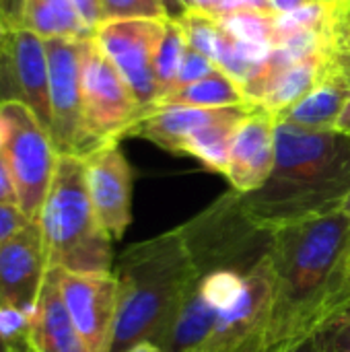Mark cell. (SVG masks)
<instances>
[{
	"instance_id": "obj_15",
	"label": "cell",
	"mask_w": 350,
	"mask_h": 352,
	"mask_svg": "<svg viewBox=\"0 0 350 352\" xmlns=\"http://www.w3.org/2000/svg\"><path fill=\"white\" fill-rule=\"evenodd\" d=\"M274 126L276 118L260 105H254L237 124L227 167V179L235 192H256L272 175L276 161Z\"/></svg>"
},
{
	"instance_id": "obj_37",
	"label": "cell",
	"mask_w": 350,
	"mask_h": 352,
	"mask_svg": "<svg viewBox=\"0 0 350 352\" xmlns=\"http://www.w3.org/2000/svg\"><path fill=\"white\" fill-rule=\"evenodd\" d=\"M334 130L340 132V134H349L350 136V97L349 101H347V105H344V109H342V113H340V118H338V122H336Z\"/></svg>"
},
{
	"instance_id": "obj_36",
	"label": "cell",
	"mask_w": 350,
	"mask_h": 352,
	"mask_svg": "<svg viewBox=\"0 0 350 352\" xmlns=\"http://www.w3.org/2000/svg\"><path fill=\"white\" fill-rule=\"evenodd\" d=\"M285 352H322V351H320L318 336H316V334H311V336H307V338H303V340H299V342L291 344V346H289Z\"/></svg>"
},
{
	"instance_id": "obj_32",
	"label": "cell",
	"mask_w": 350,
	"mask_h": 352,
	"mask_svg": "<svg viewBox=\"0 0 350 352\" xmlns=\"http://www.w3.org/2000/svg\"><path fill=\"white\" fill-rule=\"evenodd\" d=\"M25 0H0V35L21 27Z\"/></svg>"
},
{
	"instance_id": "obj_11",
	"label": "cell",
	"mask_w": 350,
	"mask_h": 352,
	"mask_svg": "<svg viewBox=\"0 0 350 352\" xmlns=\"http://www.w3.org/2000/svg\"><path fill=\"white\" fill-rule=\"evenodd\" d=\"M274 305L272 256L248 276L239 301L217 316V324L200 352H262Z\"/></svg>"
},
{
	"instance_id": "obj_27",
	"label": "cell",
	"mask_w": 350,
	"mask_h": 352,
	"mask_svg": "<svg viewBox=\"0 0 350 352\" xmlns=\"http://www.w3.org/2000/svg\"><path fill=\"white\" fill-rule=\"evenodd\" d=\"M316 336L322 352H350V301L316 332Z\"/></svg>"
},
{
	"instance_id": "obj_3",
	"label": "cell",
	"mask_w": 350,
	"mask_h": 352,
	"mask_svg": "<svg viewBox=\"0 0 350 352\" xmlns=\"http://www.w3.org/2000/svg\"><path fill=\"white\" fill-rule=\"evenodd\" d=\"M118 314L109 352L159 342L188 289L198 280L177 229L126 248L116 266Z\"/></svg>"
},
{
	"instance_id": "obj_9",
	"label": "cell",
	"mask_w": 350,
	"mask_h": 352,
	"mask_svg": "<svg viewBox=\"0 0 350 352\" xmlns=\"http://www.w3.org/2000/svg\"><path fill=\"white\" fill-rule=\"evenodd\" d=\"M50 68V136L58 155L85 159L93 153L83 120L80 45L78 39H43Z\"/></svg>"
},
{
	"instance_id": "obj_4",
	"label": "cell",
	"mask_w": 350,
	"mask_h": 352,
	"mask_svg": "<svg viewBox=\"0 0 350 352\" xmlns=\"http://www.w3.org/2000/svg\"><path fill=\"white\" fill-rule=\"evenodd\" d=\"M37 223L50 268L68 272H111V237L101 227L85 179V161L60 155Z\"/></svg>"
},
{
	"instance_id": "obj_31",
	"label": "cell",
	"mask_w": 350,
	"mask_h": 352,
	"mask_svg": "<svg viewBox=\"0 0 350 352\" xmlns=\"http://www.w3.org/2000/svg\"><path fill=\"white\" fill-rule=\"evenodd\" d=\"M0 204L6 206H19V196H17V186L12 179V171L8 167V161L0 148Z\"/></svg>"
},
{
	"instance_id": "obj_5",
	"label": "cell",
	"mask_w": 350,
	"mask_h": 352,
	"mask_svg": "<svg viewBox=\"0 0 350 352\" xmlns=\"http://www.w3.org/2000/svg\"><path fill=\"white\" fill-rule=\"evenodd\" d=\"M177 231L198 278L212 272L248 276L272 256L274 248V227L262 223L235 190L217 198Z\"/></svg>"
},
{
	"instance_id": "obj_39",
	"label": "cell",
	"mask_w": 350,
	"mask_h": 352,
	"mask_svg": "<svg viewBox=\"0 0 350 352\" xmlns=\"http://www.w3.org/2000/svg\"><path fill=\"white\" fill-rule=\"evenodd\" d=\"M0 352H33V351H31V344L17 346V344H10L8 340H4V338L0 336Z\"/></svg>"
},
{
	"instance_id": "obj_1",
	"label": "cell",
	"mask_w": 350,
	"mask_h": 352,
	"mask_svg": "<svg viewBox=\"0 0 350 352\" xmlns=\"http://www.w3.org/2000/svg\"><path fill=\"white\" fill-rule=\"evenodd\" d=\"M274 305L262 352L316 334L350 301V221L334 210L274 227Z\"/></svg>"
},
{
	"instance_id": "obj_16",
	"label": "cell",
	"mask_w": 350,
	"mask_h": 352,
	"mask_svg": "<svg viewBox=\"0 0 350 352\" xmlns=\"http://www.w3.org/2000/svg\"><path fill=\"white\" fill-rule=\"evenodd\" d=\"M254 105H233V107H184V105H163L146 113L130 132V136L146 138L165 151L179 153L182 142L198 128L229 118L245 116Z\"/></svg>"
},
{
	"instance_id": "obj_21",
	"label": "cell",
	"mask_w": 350,
	"mask_h": 352,
	"mask_svg": "<svg viewBox=\"0 0 350 352\" xmlns=\"http://www.w3.org/2000/svg\"><path fill=\"white\" fill-rule=\"evenodd\" d=\"M163 105H184V107H233V105H252L245 99V93L237 80H233L221 68L212 74L177 87L167 93L157 107Z\"/></svg>"
},
{
	"instance_id": "obj_22",
	"label": "cell",
	"mask_w": 350,
	"mask_h": 352,
	"mask_svg": "<svg viewBox=\"0 0 350 352\" xmlns=\"http://www.w3.org/2000/svg\"><path fill=\"white\" fill-rule=\"evenodd\" d=\"M252 111V109H250ZM248 111V113H250ZM245 113V116H248ZM229 118L223 122H215L208 124L204 128L194 130L179 146V155H190L194 159H198L206 169L215 171V173H223L227 175V167H229V151H231V140L235 134L237 124L245 118Z\"/></svg>"
},
{
	"instance_id": "obj_26",
	"label": "cell",
	"mask_w": 350,
	"mask_h": 352,
	"mask_svg": "<svg viewBox=\"0 0 350 352\" xmlns=\"http://www.w3.org/2000/svg\"><path fill=\"white\" fill-rule=\"evenodd\" d=\"M103 21L118 19H167L161 0H101Z\"/></svg>"
},
{
	"instance_id": "obj_14",
	"label": "cell",
	"mask_w": 350,
	"mask_h": 352,
	"mask_svg": "<svg viewBox=\"0 0 350 352\" xmlns=\"http://www.w3.org/2000/svg\"><path fill=\"white\" fill-rule=\"evenodd\" d=\"M93 210L111 239H122L132 221V169L120 142H107L85 159Z\"/></svg>"
},
{
	"instance_id": "obj_12",
	"label": "cell",
	"mask_w": 350,
	"mask_h": 352,
	"mask_svg": "<svg viewBox=\"0 0 350 352\" xmlns=\"http://www.w3.org/2000/svg\"><path fill=\"white\" fill-rule=\"evenodd\" d=\"M66 311L91 352H109L118 314L113 272H68L50 268Z\"/></svg>"
},
{
	"instance_id": "obj_20",
	"label": "cell",
	"mask_w": 350,
	"mask_h": 352,
	"mask_svg": "<svg viewBox=\"0 0 350 352\" xmlns=\"http://www.w3.org/2000/svg\"><path fill=\"white\" fill-rule=\"evenodd\" d=\"M21 27L41 39H89L95 31L80 19L70 0H25Z\"/></svg>"
},
{
	"instance_id": "obj_10",
	"label": "cell",
	"mask_w": 350,
	"mask_h": 352,
	"mask_svg": "<svg viewBox=\"0 0 350 352\" xmlns=\"http://www.w3.org/2000/svg\"><path fill=\"white\" fill-rule=\"evenodd\" d=\"M27 105L50 132V68L45 41L19 27L0 35V103Z\"/></svg>"
},
{
	"instance_id": "obj_25",
	"label": "cell",
	"mask_w": 350,
	"mask_h": 352,
	"mask_svg": "<svg viewBox=\"0 0 350 352\" xmlns=\"http://www.w3.org/2000/svg\"><path fill=\"white\" fill-rule=\"evenodd\" d=\"M245 289V276L237 272H212L198 278L200 297L217 311L223 314L233 307Z\"/></svg>"
},
{
	"instance_id": "obj_42",
	"label": "cell",
	"mask_w": 350,
	"mask_h": 352,
	"mask_svg": "<svg viewBox=\"0 0 350 352\" xmlns=\"http://www.w3.org/2000/svg\"><path fill=\"white\" fill-rule=\"evenodd\" d=\"M322 2H334V0H322Z\"/></svg>"
},
{
	"instance_id": "obj_6",
	"label": "cell",
	"mask_w": 350,
	"mask_h": 352,
	"mask_svg": "<svg viewBox=\"0 0 350 352\" xmlns=\"http://www.w3.org/2000/svg\"><path fill=\"white\" fill-rule=\"evenodd\" d=\"M0 148L12 171L21 212L29 221H37L60 157L50 132L27 105L2 101Z\"/></svg>"
},
{
	"instance_id": "obj_8",
	"label": "cell",
	"mask_w": 350,
	"mask_h": 352,
	"mask_svg": "<svg viewBox=\"0 0 350 352\" xmlns=\"http://www.w3.org/2000/svg\"><path fill=\"white\" fill-rule=\"evenodd\" d=\"M167 19H118L103 21L93 39L122 74L136 101L151 113L159 103L155 54Z\"/></svg>"
},
{
	"instance_id": "obj_35",
	"label": "cell",
	"mask_w": 350,
	"mask_h": 352,
	"mask_svg": "<svg viewBox=\"0 0 350 352\" xmlns=\"http://www.w3.org/2000/svg\"><path fill=\"white\" fill-rule=\"evenodd\" d=\"M311 2H322V0H270L272 8L276 14H285V12H293L301 6H307Z\"/></svg>"
},
{
	"instance_id": "obj_34",
	"label": "cell",
	"mask_w": 350,
	"mask_h": 352,
	"mask_svg": "<svg viewBox=\"0 0 350 352\" xmlns=\"http://www.w3.org/2000/svg\"><path fill=\"white\" fill-rule=\"evenodd\" d=\"M165 6V14L171 21H182L190 10H194V0H161Z\"/></svg>"
},
{
	"instance_id": "obj_33",
	"label": "cell",
	"mask_w": 350,
	"mask_h": 352,
	"mask_svg": "<svg viewBox=\"0 0 350 352\" xmlns=\"http://www.w3.org/2000/svg\"><path fill=\"white\" fill-rule=\"evenodd\" d=\"M74 4V8L78 10L80 19L95 31L101 23H103V16H101V0H70Z\"/></svg>"
},
{
	"instance_id": "obj_17",
	"label": "cell",
	"mask_w": 350,
	"mask_h": 352,
	"mask_svg": "<svg viewBox=\"0 0 350 352\" xmlns=\"http://www.w3.org/2000/svg\"><path fill=\"white\" fill-rule=\"evenodd\" d=\"M29 344L33 352H91L66 311L52 270L45 276L31 320Z\"/></svg>"
},
{
	"instance_id": "obj_41",
	"label": "cell",
	"mask_w": 350,
	"mask_h": 352,
	"mask_svg": "<svg viewBox=\"0 0 350 352\" xmlns=\"http://www.w3.org/2000/svg\"><path fill=\"white\" fill-rule=\"evenodd\" d=\"M342 210L347 212V217H349V221H350V196H349V200L344 202V206H342Z\"/></svg>"
},
{
	"instance_id": "obj_24",
	"label": "cell",
	"mask_w": 350,
	"mask_h": 352,
	"mask_svg": "<svg viewBox=\"0 0 350 352\" xmlns=\"http://www.w3.org/2000/svg\"><path fill=\"white\" fill-rule=\"evenodd\" d=\"M237 39L258 45H274L276 39V14L264 12H239L229 16H215Z\"/></svg>"
},
{
	"instance_id": "obj_28",
	"label": "cell",
	"mask_w": 350,
	"mask_h": 352,
	"mask_svg": "<svg viewBox=\"0 0 350 352\" xmlns=\"http://www.w3.org/2000/svg\"><path fill=\"white\" fill-rule=\"evenodd\" d=\"M215 70H219V66L208 58L204 56L200 50H196L192 43H188L186 47V54H184V60H182V66H179V74H177V87H184V85H190V82H196L208 74H212Z\"/></svg>"
},
{
	"instance_id": "obj_2",
	"label": "cell",
	"mask_w": 350,
	"mask_h": 352,
	"mask_svg": "<svg viewBox=\"0 0 350 352\" xmlns=\"http://www.w3.org/2000/svg\"><path fill=\"white\" fill-rule=\"evenodd\" d=\"M276 161L268 182L243 194L248 208L266 225L340 210L350 196V136L316 132L276 118Z\"/></svg>"
},
{
	"instance_id": "obj_29",
	"label": "cell",
	"mask_w": 350,
	"mask_h": 352,
	"mask_svg": "<svg viewBox=\"0 0 350 352\" xmlns=\"http://www.w3.org/2000/svg\"><path fill=\"white\" fill-rule=\"evenodd\" d=\"M239 12H264L276 14L270 0H221L219 6L210 12L212 16H229Z\"/></svg>"
},
{
	"instance_id": "obj_40",
	"label": "cell",
	"mask_w": 350,
	"mask_h": 352,
	"mask_svg": "<svg viewBox=\"0 0 350 352\" xmlns=\"http://www.w3.org/2000/svg\"><path fill=\"white\" fill-rule=\"evenodd\" d=\"M126 352H165L159 344H155V342H140V344H136V346H132V349H128Z\"/></svg>"
},
{
	"instance_id": "obj_19",
	"label": "cell",
	"mask_w": 350,
	"mask_h": 352,
	"mask_svg": "<svg viewBox=\"0 0 350 352\" xmlns=\"http://www.w3.org/2000/svg\"><path fill=\"white\" fill-rule=\"evenodd\" d=\"M330 60L332 50H322L287 64L270 80L258 105L270 111L274 118H278L283 111H287L291 105L303 99L324 78V74L330 68Z\"/></svg>"
},
{
	"instance_id": "obj_23",
	"label": "cell",
	"mask_w": 350,
	"mask_h": 352,
	"mask_svg": "<svg viewBox=\"0 0 350 352\" xmlns=\"http://www.w3.org/2000/svg\"><path fill=\"white\" fill-rule=\"evenodd\" d=\"M188 43L190 41H188V35H186L182 23L167 19L161 41L157 45V54H155V74H157V85H159V101L175 89L179 66H182Z\"/></svg>"
},
{
	"instance_id": "obj_30",
	"label": "cell",
	"mask_w": 350,
	"mask_h": 352,
	"mask_svg": "<svg viewBox=\"0 0 350 352\" xmlns=\"http://www.w3.org/2000/svg\"><path fill=\"white\" fill-rule=\"evenodd\" d=\"M29 223V219L21 212L19 206H6L0 204V245L12 237L19 229H23Z\"/></svg>"
},
{
	"instance_id": "obj_18",
	"label": "cell",
	"mask_w": 350,
	"mask_h": 352,
	"mask_svg": "<svg viewBox=\"0 0 350 352\" xmlns=\"http://www.w3.org/2000/svg\"><path fill=\"white\" fill-rule=\"evenodd\" d=\"M217 316L219 314L200 297L196 280L179 301L157 344L165 352H200L212 334Z\"/></svg>"
},
{
	"instance_id": "obj_38",
	"label": "cell",
	"mask_w": 350,
	"mask_h": 352,
	"mask_svg": "<svg viewBox=\"0 0 350 352\" xmlns=\"http://www.w3.org/2000/svg\"><path fill=\"white\" fill-rule=\"evenodd\" d=\"M219 2H221V0H194V10L210 14V12L219 6Z\"/></svg>"
},
{
	"instance_id": "obj_13",
	"label": "cell",
	"mask_w": 350,
	"mask_h": 352,
	"mask_svg": "<svg viewBox=\"0 0 350 352\" xmlns=\"http://www.w3.org/2000/svg\"><path fill=\"white\" fill-rule=\"evenodd\" d=\"M47 272L41 227L29 221L0 245V307L33 316Z\"/></svg>"
},
{
	"instance_id": "obj_7",
	"label": "cell",
	"mask_w": 350,
	"mask_h": 352,
	"mask_svg": "<svg viewBox=\"0 0 350 352\" xmlns=\"http://www.w3.org/2000/svg\"><path fill=\"white\" fill-rule=\"evenodd\" d=\"M80 89L83 120L93 151L130 136L132 128L146 116L93 37L83 39L80 45Z\"/></svg>"
}]
</instances>
